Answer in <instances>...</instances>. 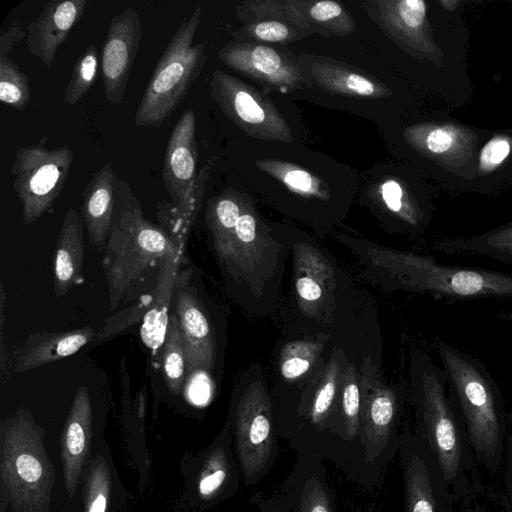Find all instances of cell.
<instances>
[{
    "label": "cell",
    "mask_w": 512,
    "mask_h": 512,
    "mask_svg": "<svg viewBox=\"0 0 512 512\" xmlns=\"http://www.w3.org/2000/svg\"><path fill=\"white\" fill-rule=\"evenodd\" d=\"M238 18L243 26L234 33L233 40H255L268 43L289 44L311 33L289 20L283 1L255 0L243 2L238 8Z\"/></svg>",
    "instance_id": "603a6c76"
},
{
    "label": "cell",
    "mask_w": 512,
    "mask_h": 512,
    "mask_svg": "<svg viewBox=\"0 0 512 512\" xmlns=\"http://www.w3.org/2000/svg\"><path fill=\"white\" fill-rule=\"evenodd\" d=\"M260 512H278V506L276 499H272L264 503L261 507Z\"/></svg>",
    "instance_id": "60d3db41"
},
{
    "label": "cell",
    "mask_w": 512,
    "mask_h": 512,
    "mask_svg": "<svg viewBox=\"0 0 512 512\" xmlns=\"http://www.w3.org/2000/svg\"><path fill=\"white\" fill-rule=\"evenodd\" d=\"M218 57L226 66L271 89L290 92L312 86L300 59L283 49L230 40L218 51Z\"/></svg>",
    "instance_id": "5bb4252c"
},
{
    "label": "cell",
    "mask_w": 512,
    "mask_h": 512,
    "mask_svg": "<svg viewBox=\"0 0 512 512\" xmlns=\"http://www.w3.org/2000/svg\"><path fill=\"white\" fill-rule=\"evenodd\" d=\"M409 392L415 414L414 434L429 447L447 487L455 491L466 488L473 467L469 437L448 395L444 370L420 350L410 356Z\"/></svg>",
    "instance_id": "5b68a950"
},
{
    "label": "cell",
    "mask_w": 512,
    "mask_h": 512,
    "mask_svg": "<svg viewBox=\"0 0 512 512\" xmlns=\"http://www.w3.org/2000/svg\"><path fill=\"white\" fill-rule=\"evenodd\" d=\"M92 408L88 389L79 386L61 433V460L64 483L69 495L76 491L90 453Z\"/></svg>",
    "instance_id": "44dd1931"
},
{
    "label": "cell",
    "mask_w": 512,
    "mask_h": 512,
    "mask_svg": "<svg viewBox=\"0 0 512 512\" xmlns=\"http://www.w3.org/2000/svg\"><path fill=\"white\" fill-rule=\"evenodd\" d=\"M283 4L289 20L311 34L347 36L355 31L351 14L338 2L288 0Z\"/></svg>",
    "instance_id": "f1b7e54d"
},
{
    "label": "cell",
    "mask_w": 512,
    "mask_h": 512,
    "mask_svg": "<svg viewBox=\"0 0 512 512\" xmlns=\"http://www.w3.org/2000/svg\"><path fill=\"white\" fill-rule=\"evenodd\" d=\"M289 236L293 272L288 327L328 335L343 347L340 332L360 321L363 300L326 249L305 235Z\"/></svg>",
    "instance_id": "3957f363"
},
{
    "label": "cell",
    "mask_w": 512,
    "mask_h": 512,
    "mask_svg": "<svg viewBox=\"0 0 512 512\" xmlns=\"http://www.w3.org/2000/svg\"><path fill=\"white\" fill-rule=\"evenodd\" d=\"M240 478L241 471L227 423L203 459L196 481L198 497L205 503L230 497L237 492Z\"/></svg>",
    "instance_id": "cb8c5ba5"
},
{
    "label": "cell",
    "mask_w": 512,
    "mask_h": 512,
    "mask_svg": "<svg viewBox=\"0 0 512 512\" xmlns=\"http://www.w3.org/2000/svg\"><path fill=\"white\" fill-rule=\"evenodd\" d=\"M87 0H52L27 27L26 45L45 68H50L59 47L82 18Z\"/></svg>",
    "instance_id": "ffe728a7"
},
{
    "label": "cell",
    "mask_w": 512,
    "mask_h": 512,
    "mask_svg": "<svg viewBox=\"0 0 512 512\" xmlns=\"http://www.w3.org/2000/svg\"><path fill=\"white\" fill-rule=\"evenodd\" d=\"M201 16L202 8L197 6L171 37L138 105L135 126H162L200 75L210 49L207 42L193 44Z\"/></svg>",
    "instance_id": "30bf717a"
},
{
    "label": "cell",
    "mask_w": 512,
    "mask_h": 512,
    "mask_svg": "<svg viewBox=\"0 0 512 512\" xmlns=\"http://www.w3.org/2000/svg\"><path fill=\"white\" fill-rule=\"evenodd\" d=\"M25 36H27V32H24L17 22L2 32L0 36V58L9 56L16 43Z\"/></svg>",
    "instance_id": "f35d334b"
},
{
    "label": "cell",
    "mask_w": 512,
    "mask_h": 512,
    "mask_svg": "<svg viewBox=\"0 0 512 512\" xmlns=\"http://www.w3.org/2000/svg\"><path fill=\"white\" fill-rule=\"evenodd\" d=\"M111 492L109 466L102 456L90 464L85 477L83 500L84 512H106Z\"/></svg>",
    "instance_id": "1f68e13d"
},
{
    "label": "cell",
    "mask_w": 512,
    "mask_h": 512,
    "mask_svg": "<svg viewBox=\"0 0 512 512\" xmlns=\"http://www.w3.org/2000/svg\"><path fill=\"white\" fill-rule=\"evenodd\" d=\"M406 512H448V487L427 444L404 431L398 446Z\"/></svg>",
    "instance_id": "9a60e30c"
},
{
    "label": "cell",
    "mask_w": 512,
    "mask_h": 512,
    "mask_svg": "<svg viewBox=\"0 0 512 512\" xmlns=\"http://www.w3.org/2000/svg\"><path fill=\"white\" fill-rule=\"evenodd\" d=\"M104 250L111 310L117 308L148 269L171 258L176 251L166 232L145 218L129 183L119 178L112 228Z\"/></svg>",
    "instance_id": "52a82bcc"
},
{
    "label": "cell",
    "mask_w": 512,
    "mask_h": 512,
    "mask_svg": "<svg viewBox=\"0 0 512 512\" xmlns=\"http://www.w3.org/2000/svg\"><path fill=\"white\" fill-rule=\"evenodd\" d=\"M94 335L91 327L33 333L17 352L14 372H25L71 356L92 341Z\"/></svg>",
    "instance_id": "484cf974"
},
{
    "label": "cell",
    "mask_w": 512,
    "mask_h": 512,
    "mask_svg": "<svg viewBox=\"0 0 512 512\" xmlns=\"http://www.w3.org/2000/svg\"><path fill=\"white\" fill-rule=\"evenodd\" d=\"M278 496L289 512H334V497L324 463L316 458L297 456Z\"/></svg>",
    "instance_id": "7402d4cb"
},
{
    "label": "cell",
    "mask_w": 512,
    "mask_h": 512,
    "mask_svg": "<svg viewBox=\"0 0 512 512\" xmlns=\"http://www.w3.org/2000/svg\"><path fill=\"white\" fill-rule=\"evenodd\" d=\"M0 473L15 512H49L55 473L43 430L24 409L1 424Z\"/></svg>",
    "instance_id": "9c48e42d"
},
{
    "label": "cell",
    "mask_w": 512,
    "mask_h": 512,
    "mask_svg": "<svg viewBox=\"0 0 512 512\" xmlns=\"http://www.w3.org/2000/svg\"><path fill=\"white\" fill-rule=\"evenodd\" d=\"M176 317L186 352V373L211 374L217 358L215 333L193 289H180L177 292Z\"/></svg>",
    "instance_id": "d6986e66"
},
{
    "label": "cell",
    "mask_w": 512,
    "mask_h": 512,
    "mask_svg": "<svg viewBox=\"0 0 512 512\" xmlns=\"http://www.w3.org/2000/svg\"><path fill=\"white\" fill-rule=\"evenodd\" d=\"M162 364L169 391L174 395L181 394L186 375V352L176 315H171L167 324Z\"/></svg>",
    "instance_id": "4dcf8cb0"
},
{
    "label": "cell",
    "mask_w": 512,
    "mask_h": 512,
    "mask_svg": "<svg viewBox=\"0 0 512 512\" xmlns=\"http://www.w3.org/2000/svg\"><path fill=\"white\" fill-rule=\"evenodd\" d=\"M510 145L502 138H494L483 148L480 155L482 169H491L500 164L509 154Z\"/></svg>",
    "instance_id": "74e56055"
},
{
    "label": "cell",
    "mask_w": 512,
    "mask_h": 512,
    "mask_svg": "<svg viewBox=\"0 0 512 512\" xmlns=\"http://www.w3.org/2000/svg\"><path fill=\"white\" fill-rule=\"evenodd\" d=\"M351 356L346 348L334 346L299 391L273 403L279 438L286 440L297 456L329 461L341 471L338 403L344 370Z\"/></svg>",
    "instance_id": "277c9868"
},
{
    "label": "cell",
    "mask_w": 512,
    "mask_h": 512,
    "mask_svg": "<svg viewBox=\"0 0 512 512\" xmlns=\"http://www.w3.org/2000/svg\"><path fill=\"white\" fill-rule=\"evenodd\" d=\"M83 222L76 209L70 207L63 219L53 259L54 293L66 295L83 282Z\"/></svg>",
    "instance_id": "83f0119b"
},
{
    "label": "cell",
    "mask_w": 512,
    "mask_h": 512,
    "mask_svg": "<svg viewBox=\"0 0 512 512\" xmlns=\"http://www.w3.org/2000/svg\"><path fill=\"white\" fill-rule=\"evenodd\" d=\"M381 204L396 219L401 221L404 228H417L419 218L412 208L404 202V193L400 184L395 180L383 182L379 188Z\"/></svg>",
    "instance_id": "d590c367"
},
{
    "label": "cell",
    "mask_w": 512,
    "mask_h": 512,
    "mask_svg": "<svg viewBox=\"0 0 512 512\" xmlns=\"http://www.w3.org/2000/svg\"><path fill=\"white\" fill-rule=\"evenodd\" d=\"M279 178L293 192L307 198L328 199L329 195L320 185L319 180L308 171L297 167H285Z\"/></svg>",
    "instance_id": "8d00e7d4"
},
{
    "label": "cell",
    "mask_w": 512,
    "mask_h": 512,
    "mask_svg": "<svg viewBox=\"0 0 512 512\" xmlns=\"http://www.w3.org/2000/svg\"><path fill=\"white\" fill-rule=\"evenodd\" d=\"M452 142L451 134L444 129H435L426 138V146L433 153L445 152L451 147Z\"/></svg>",
    "instance_id": "ab89813d"
},
{
    "label": "cell",
    "mask_w": 512,
    "mask_h": 512,
    "mask_svg": "<svg viewBox=\"0 0 512 512\" xmlns=\"http://www.w3.org/2000/svg\"><path fill=\"white\" fill-rule=\"evenodd\" d=\"M197 160L195 112L186 109L171 131L162 165V180L173 206L188 203L198 176Z\"/></svg>",
    "instance_id": "ac0fdd59"
},
{
    "label": "cell",
    "mask_w": 512,
    "mask_h": 512,
    "mask_svg": "<svg viewBox=\"0 0 512 512\" xmlns=\"http://www.w3.org/2000/svg\"><path fill=\"white\" fill-rule=\"evenodd\" d=\"M275 364V378L270 388L272 403L299 391L325 361L336 344L325 334H310L288 327Z\"/></svg>",
    "instance_id": "2e32d148"
},
{
    "label": "cell",
    "mask_w": 512,
    "mask_h": 512,
    "mask_svg": "<svg viewBox=\"0 0 512 512\" xmlns=\"http://www.w3.org/2000/svg\"><path fill=\"white\" fill-rule=\"evenodd\" d=\"M211 169L212 161L207 162L201 168L187 204L180 207L173 206L172 203H162L159 205L158 210L161 213L170 215V219L175 223V226H181L185 230L193 222L201 206Z\"/></svg>",
    "instance_id": "e575fe53"
},
{
    "label": "cell",
    "mask_w": 512,
    "mask_h": 512,
    "mask_svg": "<svg viewBox=\"0 0 512 512\" xmlns=\"http://www.w3.org/2000/svg\"><path fill=\"white\" fill-rule=\"evenodd\" d=\"M99 66V54L95 45L85 48L77 59L64 91V104L75 105L94 84Z\"/></svg>",
    "instance_id": "d6a6232c"
},
{
    "label": "cell",
    "mask_w": 512,
    "mask_h": 512,
    "mask_svg": "<svg viewBox=\"0 0 512 512\" xmlns=\"http://www.w3.org/2000/svg\"><path fill=\"white\" fill-rule=\"evenodd\" d=\"M228 425L235 456L246 486L270 472L278 455V430L271 391L263 368L253 363L235 386Z\"/></svg>",
    "instance_id": "ba28073f"
},
{
    "label": "cell",
    "mask_w": 512,
    "mask_h": 512,
    "mask_svg": "<svg viewBox=\"0 0 512 512\" xmlns=\"http://www.w3.org/2000/svg\"><path fill=\"white\" fill-rule=\"evenodd\" d=\"M142 37V23L132 7L115 14L101 47L100 64L106 99L117 106L125 96Z\"/></svg>",
    "instance_id": "e0dca14e"
},
{
    "label": "cell",
    "mask_w": 512,
    "mask_h": 512,
    "mask_svg": "<svg viewBox=\"0 0 512 512\" xmlns=\"http://www.w3.org/2000/svg\"><path fill=\"white\" fill-rule=\"evenodd\" d=\"M73 160V151L65 145L48 149L30 144L17 150L11 175L25 224L36 222L51 208L65 186Z\"/></svg>",
    "instance_id": "7c38bea8"
},
{
    "label": "cell",
    "mask_w": 512,
    "mask_h": 512,
    "mask_svg": "<svg viewBox=\"0 0 512 512\" xmlns=\"http://www.w3.org/2000/svg\"><path fill=\"white\" fill-rule=\"evenodd\" d=\"M507 420L512 424V412L507 415Z\"/></svg>",
    "instance_id": "ee69618b"
},
{
    "label": "cell",
    "mask_w": 512,
    "mask_h": 512,
    "mask_svg": "<svg viewBox=\"0 0 512 512\" xmlns=\"http://www.w3.org/2000/svg\"><path fill=\"white\" fill-rule=\"evenodd\" d=\"M211 97L222 112L246 134L259 140L290 143L286 120L265 94L222 70L209 82Z\"/></svg>",
    "instance_id": "4fadbf2b"
},
{
    "label": "cell",
    "mask_w": 512,
    "mask_h": 512,
    "mask_svg": "<svg viewBox=\"0 0 512 512\" xmlns=\"http://www.w3.org/2000/svg\"><path fill=\"white\" fill-rule=\"evenodd\" d=\"M304 73L311 85L337 95L384 98L391 93L378 79L326 58L312 59Z\"/></svg>",
    "instance_id": "4316f807"
},
{
    "label": "cell",
    "mask_w": 512,
    "mask_h": 512,
    "mask_svg": "<svg viewBox=\"0 0 512 512\" xmlns=\"http://www.w3.org/2000/svg\"><path fill=\"white\" fill-rule=\"evenodd\" d=\"M223 275L248 314L265 317L280 304L290 236L276 233L248 197L234 229L212 240Z\"/></svg>",
    "instance_id": "7a4b0ae2"
},
{
    "label": "cell",
    "mask_w": 512,
    "mask_h": 512,
    "mask_svg": "<svg viewBox=\"0 0 512 512\" xmlns=\"http://www.w3.org/2000/svg\"><path fill=\"white\" fill-rule=\"evenodd\" d=\"M30 96L27 75L9 56L0 58V100L17 111H23Z\"/></svg>",
    "instance_id": "836d02e7"
},
{
    "label": "cell",
    "mask_w": 512,
    "mask_h": 512,
    "mask_svg": "<svg viewBox=\"0 0 512 512\" xmlns=\"http://www.w3.org/2000/svg\"><path fill=\"white\" fill-rule=\"evenodd\" d=\"M448 395L466 428L474 455L490 472L500 466L505 412L500 388L487 367L454 346L437 345Z\"/></svg>",
    "instance_id": "8992f818"
},
{
    "label": "cell",
    "mask_w": 512,
    "mask_h": 512,
    "mask_svg": "<svg viewBox=\"0 0 512 512\" xmlns=\"http://www.w3.org/2000/svg\"><path fill=\"white\" fill-rule=\"evenodd\" d=\"M495 315L499 319L512 323V310H498Z\"/></svg>",
    "instance_id": "b9f144b4"
},
{
    "label": "cell",
    "mask_w": 512,
    "mask_h": 512,
    "mask_svg": "<svg viewBox=\"0 0 512 512\" xmlns=\"http://www.w3.org/2000/svg\"><path fill=\"white\" fill-rule=\"evenodd\" d=\"M361 413L360 436L368 470L378 488L387 466L398 450L405 384L391 385L383 377L378 360L370 353L360 362Z\"/></svg>",
    "instance_id": "8fae6325"
},
{
    "label": "cell",
    "mask_w": 512,
    "mask_h": 512,
    "mask_svg": "<svg viewBox=\"0 0 512 512\" xmlns=\"http://www.w3.org/2000/svg\"><path fill=\"white\" fill-rule=\"evenodd\" d=\"M358 258L361 275L386 291L428 294L447 302L512 299V275L479 267L449 265L431 256L380 246L337 234Z\"/></svg>",
    "instance_id": "6da1fadb"
},
{
    "label": "cell",
    "mask_w": 512,
    "mask_h": 512,
    "mask_svg": "<svg viewBox=\"0 0 512 512\" xmlns=\"http://www.w3.org/2000/svg\"><path fill=\"white\" fill-rule=\"evenodd\" d=\"M118 177L110 163L102 165L82 192L81 215L88 236L98 251L105 249L115 210V185Z\"/></svg>",
    "instance_id": "d4e9b609"
},
{
    "label": "cell",
    "mask_w": 512,
    "mask_h": 512,
    "mask_svg": "<svg viewBox=\"0 0 512 512\" xmlns=\"http://www.w3.org/2000/svg\"><path fill=\"white\" fill-rule=\"evenodd\" d=\"M277 506H278V512H289L287 506L284 504V502L280 499L279 496L276 498Z\"/></svg>",
    "instance_id": "7bdbcfd3"
},
{
    "label": "cell",
    "mask_w": 512,
    "mask_h": 512,
    "mask_svg": "<svg viewBox=\"0 0 512 512\" xmlns=\"http://www.w3.org/2000/svg\"><path fill=\"white\" fill-rule=\"evenodd\" d=\"M435 249L445 254L481 256L512 265V227L471 238L440 241Z\"/></svg>",
    "instance_id": "f546056e"
}]
</instances>
